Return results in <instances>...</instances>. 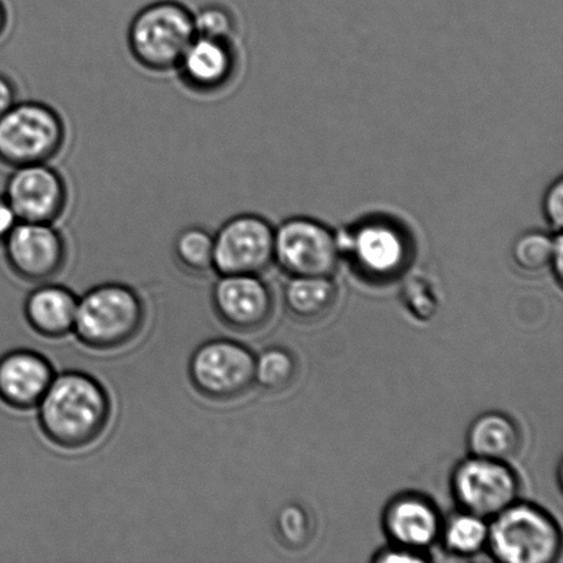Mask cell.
Instances as JSON below:
<instances>
[{
	"mask_svg": "<svg viewBox=\"0 0 563 563\" xmlns=\"http://www.w3.org/2000/svg\"><path fill=\"white\" fill-rule=\"evenodd\" d=\"M145 323V307L130 286L103 284L77 302L74 331L82 344L98 351L130 344Z\"/></svg>",
	"mask_w": 563,
	"mask_h": 563,
	"instance_id": "cell-2",
	"label": "cell"
},
{
	"mask_svg": "<svg viewBox=\"0 0 563 563\" xmlns=\"http://www.w3.org/2000/svg\"><path fill=\"white\" fill-rule=\"evenodd\" d=\"M375 562L379 563H389V562H407V563H416V562H427L428 560L422 556L419 551L408 550L405 548H399L396 545L395 549L380 551V554L375 556Z\"/></svg>",
	"mask_w": 563,
	"mask_h": 563,
	"instance_id": "cell-28",
	"label": "cell"
},
{
	"mask_svg": "<svg viewBox=\"0 0 563 563\" xmlns=\"http://www.w3.org/2000/svg\"><path fill=\"white\" fill-rule=\"evenodd\" d=\"M212 297L219 318L231 329H261L273 314L272 290L258 275H220Z\"/></svg>",
	"mask_w": 563,
	"mask_h": 563,
	"instance_id": "cell-13",
	"label": "cell"
},
{
	"mask_svg": "<svg viewBox=\"0 0 563 563\" xmlns=\"http://www.w3.org/2000/svg\"><path fill=\"white\" fill-rule=\"evenodd\" d=\"M285 290L287 309L297 318L312 320L323 317L336 298L334 282L324 277H291Z\"/></svg>",
	"mask_w": 563,
	"mask_h": 563,
	"instance_id": "cell-19",
	"label": "cell"
},
{
	"mask_svg": "<svg viewBox=\"0 0 563 563\" xmlns=\"http://www.w3.org/2000/svg\"><path fill=\"white\" fill-rule=\"evenodd\" d=\"M467 445L474 457L506 462L520 446V432L510 418L488 412L473 422Z\"/></svg>",
	"mask_w": 563,
	"mask_h": 563,
	"instance_id": "cell-18",
	"label": "cell"
},
{
	"mask_svg": "<svg viewBox=\"0 0 563 563\" xmlns=\"http://www.w3.org/2000/svg\"><path fill=\"white\" fill-rule=\"evenodd\" d=\"M550 266H553L556 279L561 282L563 277V241L561 231L555 235L554 252L553 257H551Z\"/></svg>",
	"mask_w": 563,
	"mask_h": 563,
	"instance_id": "cell-31",
	"label": "cell"
},
{
	"mask_svg": "<svg viewBox=\"0 0 563 563\" xmlns=\"http://www.w3.org/2000/svg\"><path fill=\"white\" fill-rule=\"evenodd\" d=\"M235 68L233 41L197 35L176 66L181 82L200 93L222 90L233 79Z\"/></svg>",
	"mask_w": 563,
	"mask_h": 563,
	"instance_id": "cell-14",
	"label": "cell"
},
{
	"mask_svg": "<svg viewBox=\"0 0 563 563\" xmlns=\"http://www.w3.org/2000/svg\"><path fill=\"white\" fill-rule=\"evenodd\" d=\"M38 423L55 445L79 450L101 438L112 405L108 391L91 375L66 372L54 377L37 405Z\"/></svg>",
	"mask_w": 563,
	"mask_h": 563,
	"instance_id": "cell-1",
	"label": "cell"
},
{
	"mask_svg": "<svg viewBox=\"0 0 563 563\" xmlns=\"http://www.w3.org/2000/svg\"><path fill=\"white\" fill-rule=\"evenodd\" d=\"M278 531L282 539L290 545H301L309 538V520L307 512L298 506H287L279 512Z\"/></svg>",
	"mask_w": 563,
	"mask_h": 563,
	"instance_id": "cell-25",
	"label": "cell"
},
{
	"mask_svg": "<svg viewBox=\"0 0 563 563\" xmlns=\"http://www.w3.org/2000/svg\"><path fill=\"white\" fill-rule=\"evenodd\" d=\"M192 24H195L197 36L233 41L235 32L234 14L223 4L202 5L197 13H192Z\"/></svg>",
	"mask_w": 563,
	"mask_h": 563,
	"instance_id": "cell-24",
	"label": "cell"
},
{
	"mask_svg": "<svg viewBox=\"0 0 563 563\" xmlns=\"http://www.w3.org/2000/svg\"><path fill=\"white\" fill-rule=\"evenodd\" d=\"M296 375V362L291 353L280 347H269L256 357L255 383L269 391L284 390Z\"/></svg>",
	"mask_w": 563,
	"mask_h": 563,
	"instance_id": "cell-22",
	"label": "cell"
},
{
	"mask_svg": "<svg viewBox=\"0 0 563 563\" xmlns=\"http://www.w3.org/2000/svg\"><path fill=\"white\" fill-rule=\"evenodd\" d=\"M174 253L187 272L207 273L213 269V234L200 225H190L176 235Z\"/></svg>",
	"mask_w": 563,
	"mask_h": 563,
	"instance_id": "cell-20",
	"label": "cell"
},
{
	"mask_svg": "<svg viewBox=\"0 0 563 563\" xmlns=\"http://www.w3.org/2000/svg\"><path fill=\"white\" fill-rule=\"evenodd\" d=\"M79 298L68 287L44 285L27 296L25 318L36 333L59 339L74 331Z\"/></svg>",
	"mask_w": 563,
	"mask_h": 563,
	"instance_id": "cell-17",
	"label": "cell"
},
{
	"mask_svg": "<svg viewBox=\"0 0 563 563\" xmlns=\"http://www.w3.org/2000/svg\"><path fill=\"white\" fill-rule=\"evenodd\" d=\"M406 302L412 313L419 319L428 320L433 317L438 302L433 297V292L423 282H411L406 287Z\"/></svg>",
	"mask_w": 563,
	"mask_h": 563,
	"instance_id": "cell-26",
	"label": "cell"
},
{
	"mask_svg": "<svg viewBox=\"0 0 563 563\" xmlns=\"http://www.w3.org/2000/svg\"><path fill=\"white\" fill-rule=\"evenodd\" d=\"M20 222L54 223L68 206V186L48 163L13 168L3 195Z\"/></svg>",
	"mask_w": 563,
	"mask_h": 563,
	"instance_id": "cell-10",
	"label": "cell"
},
{
	"mask_svg": "<svg viewBox=\"0 0 563 563\" xmlns=\"http://www.w3.org/2000/svg\"><path fill=\"white\" fill-rule=\"evenodd\" d=\"M195 37L192 11L176 0H158L137 11L126 41L142 68L163 74L176 69Z\"/></svg>",
	"mask_w": 563,
	"mask_h": 563,
	"instance_id": "cell-3",
	"label": "cell"
},
{
	"mask_svg": "<svg viewBox=\"0 0 563 563\" xmlns=\"http://www.w3.org/2000/svg\"><path fill=\"white\" fill-rule=\"evenodd\" d=\"M487 548L505 563H551L559 559L562 537L548 512L528 504H512L493 518Z\"/></svg>",
	"mask_w": 563,
	"mask_h": 563,
	"instance_id": "cell-4",
	"label": "cell"
},
{
	"mask_svg": "<svg viewBox=\"0 0 563 563\" xmlns=\"http://www.w3.org/2000/svg\"><path fill=\"white\" fill-rule=\"evenodd\" d=\"M340 256L339 239L319 220L290 218L275 229L274 261L291 277L330 278Z\"/></svg>",
	"mask_w": 563,
	"mask_h": 563,
	"instance_id": "cell-6",
	"label": "cell"
},
{
	"mask_svg": "<svg viewBox=\"0 0 563 563\" xmlns=\"http://www.w3.org/2000/svg\"><path fill=\"white\" fill-rule=\"evenodd\" d=\"M55 377L41 353L16 350L0 357V399L16 410L37 407Z\"/></svg>",
	"mask_w": 563,
	"mask_h": 563,
	"instance_id": "cell-15",
	"label": "cell"
},
{
	"mask_svg": "<svg viewBox=\"0 0 563 563\" xmlns=\"http://www.w3.org/2000/svg\"><path fill=\"white\" fill-rule=\"evenodd\" d=\"M339 239L340 251L350 253L361 272L375 279H389L406 267L408 242L395 224L367 222Z\"/></svg>",
	"mask_w": 563,
	"mask_h": 563,
	"instance_id": "cell-12",
	"label": "cell"
},
{
	"mask_svg": "<svg viewBox=\"0 0 563 563\" xmlns=\"http://www.w3.org/2000/svg\"><path fill=\"white\" fill-rule=\"evenodd\" d=\"M256 356L240 342L212 340L192 353L189 373L201 395L212 400H233L255 384Z\"/></svg>",
	"mask_w": 563,
	"mask_h": 563,
	"instance_id": "cell-7",
	"label": "cell"
},
{
	"mask_svg": "<svg viewBox=\"0 0 563 563\" xmlns=\"http://www.w3.org/2000/svg\"><path fill=\"white\" fill-rule=\"evenodd\" d=\"M19 223L20 219L11 208L8 198L0 196V242L2 244Z\"/></svg>",
	"mask_w": 563,
	"mask_h": 563,
	"instance_id": "cell-29",
	"label": "cell"
},
{
	"mask_svg": "<svg viewBox=\"0 0 563 563\" xmlns=\"http://www.w3.org/2000/svg\"><path fill=\"white\" fill-rule=\"evenodd\" d=\"M555 236L542 231H528L518 236L512 245V258L518 267L528 273H538L550 266Z\"/></svg>",
	"mask_w": 563,
	"mask_h": 563,
	"instance_id": "cell-23",
	"label": "cell"
},
{
	"mask_svg": "<svg viewBox=\"0 0 563 563\" xmlns=\"http://www.w3.org/2000/svg\"><path fill=\"white\" fill-rule=\"evenodd\" d=\"M5 25H8V10H5L4 3L0 0V35L4 32Z\"/></svg>",
	"mask_w": 563,
	"mask_h": 563,
	"instance_id": "cell-32",
	"label": "cell"
},
{
	"mask_svg": "<svg viewBox=\"0 0 563 563\" xmlns=\"http://www.w3.org/2000/svg\"><path fill=\"white\" fill-rule=\"evenodd\" d=\"M386 534L399 548L419 551L430 548L440 537L438 510L421 496H400L385 511Z\"/></svg>",
	"mask_w": 563,
	"mask_h": 563,
	"instance_id": "cell-16",
	"label": "cell"
},
{
	"mask_svg": "<svg viewBox=\"0 0 563 563\" xmlns=\"http://www.w3.org/2000/svg\"><path fill=\"white\" fill-rule=\"evenodd\" d=\"M16 102V91L13 81L0 75V115L13 108Z\"/></svg>",
	"mask_w": 563,
	"mask_h": 563,
	"instance_id": "cell-30",
	"label": "cell"
},
{
	"mask_svg": "<svg viewBox=\"0 0 563 563\" xmlns=\"http://www.w3.org/2000/svg\"><path fill=\"white\" fill-rule=\"evenodd\" d=\"M3 245L10 268L25 280L52 279L66 263L64 235L54 223L20 222Z\"/></svg>",
	"mask_w": 563,
	"mask_h": 563,
	"instance_id": "cell-11",
	"label": "cell"
},
{
	"mask_svg": "<svg viewBox=\"0 0 563 563\" xmlns=\"http://www.w3.org/2000/svg\"><path fill=\"white\" fill-rule=\"evenodd\" d=\"M443 534L446 549L452 554L476 555L487 545L488 523L484 518L465 511L446 522Z\"/></svg>",
	"mask_w": 563,
	"mask_h": 563,
	"instance_id": "cell-21",
	"label": "cell"
},
{
	"mask_svg": "<svg viewBox=\"0 0 563 563\" xmlns=\"http://www.w3.org/2000/svg\"><path fill=\"white\" fill-rule=\"evenodd\" d=\"M543 214L551 229L560 233L563 224V181L556 179L545 191L543 198Z\"/></svg>",
	"mask_w": 563,
	"mask_h": 563,
	"instance_id": "cell-27",
	"label": "cell"
},
{
	"mask_svg": "<svg viewBox=\"0 0 563 563\" xmlns=\"http://www.w3.org/2000/svg\"><path fill=\"white\" fill-rule=\"evenodd\" d=\"M275 229L255 213L231 218L213 234V269L219 275H258L274 262Z\"/></svg>",
	"mask_w": 563,
	"mask_h": 563,
	"instance_id": "cell-8",
	"label": "cell"
},
{
	"mask_svg": "<svg viewBox=\"0 0 563 563\" xmlns=\"http://www.w3.org/2000/svg\"><path fill=\"white\" fill-rule=\"evenodd\" d=\"M452 489L463 510L488 520L516 504L520 487L505 462L473 456L456 467Z\"/></svg>",
	"mask_w": 563,
	"mask_h": 563,
	"instance_id": "cell-9",
	"label": "cell"
},
{
	"mask_svg": "<svg viewBox=\"0 0 563 563\" xmlns=\"http://www.w3.org/2000/svg\"><path fill=\"white\" fill-rule=\"evenodd\" d=\"M65 140L64 120L47 103L15 102L0 115V162L11 168L48 163L60 152Z\"/></svg>",
	"mask_w": 563,
	"mask_h": 563,
	"instance_id": "cell-5",
	"label": "cell"
}]
</instances>
